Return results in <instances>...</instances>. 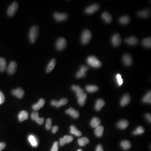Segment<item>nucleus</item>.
<instances>
[{"label":"nucleus","instance_id":"obj_1","mask_svg":"<svg viewBox=\"0 0 151 151\" xmlns=\"http://www.w3.org/2000/svg\"><path fill=\"white\" fill-rule=\"evenodd\" d=\"M39 32L38 27L37 26H34L31 28L29 34V39L30 43H35L38 36Z\"/></svg>","mask_w":151,"mask_h":151},{"label":"nucleus","instance_id":"obj_2","mask_svg":"<svg viewBox=\"0 0 151 151\" xmlns=\"http://www.w3.org/2000/svg\"><path fill=\"white\" fill-rule=\"evenodd\" d=\"M87 62L89 66L94 68H99L102 66L101 62L94 56L89 57L87 59Z\"/></svg>","mask_w":151,"mask_h":151},{"label":"nucleus","instance_id":"obj_3","mask_svg":"<svg viewBox=\"0 0 151 151\" xmlns=\"http://www.w3.org/2000/svg\"><path fill=\"white\" fill-rule=\"evenodd\" d=\"M92 37V34L90 31L88 30H85L84 31L81 37V41L83 44H86L89 43Z\"/></svg>","mask_w":151,"mask_h":151},{"label":"nucleus","instance_id":"obj_4","mask_svg":"<svg viewBox=\"0 0 151 151\" xmlns=\"http://www.w3.org/2000/svg\"><path fill=\"white\" fill-rule=\"evenodd\" d=\"M67 44L66 40L63 37H60L55 43V47L59 50H63L66 48Z\"/></svg>","mask_w":151,"mask_h":151},{"label":"nucleus","instance_id":"obj_5","mask_svg":"<svg viewBox=\"0 0 151 151\" xmlns=\"http://www.w3.org/2000/svg\"><path fill=\"white\" fill-rule=\"evenodd\" d=\"M18 8V4L16 2H14L11 5H10L7 10V15L8 16H12L16 13Z\"/></svg>","mask_w":151,"mask_h":151},{"label":"nucleus","instance_id":"obj_6","mask_svg":"<svg viewBox=\"0 0 151 151\" xmlns=\"http://www.w3.org/2000/svg\"><path fill=\"white\" fill-rule=\"evenodd\" d=\"M68 102V100L66 98H62L59 101L55 100H53L51 101V104L53 106L59 108L62 105H66Z\"/></svg>","mask_w":151,"mask_h":151},{"label":"nucleus","instance_id":"obj_7","mask_svg":"<svg viewBox=\"0 0 151 151\" xmlns=\"http://www.w3.org/2000/svg\"><path fill=\"white\" fill-rule=\"evenodd\" d=\"M55 19L58 21H65L68 18V15L66 13H59L55 12L53 14Z\"/></svg>","mask_w":151,"mask_h":151},{"label":"nucleus","instance_id":"obj_8","mask_svg":"<svg viewBox=\"0 0 151 151\" xmlns=\"http://www.w3.org/2000/svg\"><path fill=\"white\" fill-rule=\"evenodd\" d=\"M17 68V64L16 62L13 61L10 63L7 68V71L8 74L12 75L15 73Z\"/></svg>","mask_w":151,"mask_h":151},{"label":"nucleus","instance_id":"obj_9","mask_svg":"<svg viewBox=\"0 0 151 151\" xmlns=\"http://www.w3.org/2000/svg\"><path fill=\"white\" fill-rule=\"evenodd\" d=\"M112 44L115 47H117L120 45L121 43V39L120 34L118 33L115 34L112 38Z\"/></svg>","mask_w":151,"mask_h":151},{"label":"nucleus","instance_id":"obj_10","mask_svg":"<svg viewBox=\"0 0 151 151\" xmlns=\"http://www.w3.org/2000/svg\"><path fill=\"white\" fill-rule=\"evenodd\" d=\"M31 118L39 125H42L44 122V119L43 118H39V113L37 112H34L31 114Z\"/></svg>","mask_w":151,"mask_h":151},{"label":"nucleus","instance_id":"obj_11","mask_svg":"<svg viewBox=\"0 0 151 151\" xmlns=\"http://www.w3.org/2000/svg\"><path fill=\"white\" fill-rule=\"evenodd\" d=\"M88 70V68L85 66L84 65H82L80 67V70L77 72L76 74V77L77 78H81L84 77L86 75V72Z\"/></svg>","mask_w":151,"mask_h":151},{"label":"nucleus","instance_id":"obj_12","mask_svg":"<svg viewBox=\"0 0 151 151\" xmlns=\"http://www.w3.org/2000/svg\"><path fill=\"white\" fill-rule=\"evenodd\" d=\"M12 94L19 98H22L25 95V92L23 89L20 87L16 89H14L12 91Z\"/></svg>","mask_w":151,"mask_h":151},{"label":"nucleus","instance_id":"obj_13","mask_svg":"<svg viewBox=\"0 0 151 151\" xmlns=\"http://www.w3.org/2000/svg\"><path fill=\"white\" fill-rule=\"evenodd\" d=\"M100 8V5L97 4H94L90 5L85 9V13L87 14H92L97 11Z\"/></svg>","mask_w":151,"mask_h":151},{"label":"nucleus","instance_id":"obj_14","mask_svg":"<svg viewBox=\"0 0 151 151\" xmlns=\"http://www.w3.org/2000/svg\"><path fill=\"white\" fill-rule=\"evenodd\" d=\"M73 138L71 136L66 135L60 140V145L63 146L67 143L71 142L73 140Z\"/></svg>","mask_w":151,"mask_h":151},{"label":"nucleus","instance_id":"obj_15","mask_svg":"<svg viewBox=\"0 0 151 151\" xmlns=\"http://www.w3.org/2000/svg\"><path fill=\"white\" fill-rule=\"evenodd\" d=\"M66 113L67 114L70 115L71 117L73 118H77L79 116V111L75 110L74 109L72 108H71L66 110Z\"/></svg>","mask_w":151,"mask_h":151},{"label":"nucleus","instance_id":"obj_16","mask_svg":"<svg viewBox=\"0 0 151 151\" xmlns=\"http://www.w3.org/2000/svg\"><path fill=\"white\" fill-rule=\"evenodd\" d=\"M123 61L127 66H130L132 64L133 59L130 55L126 54L123 57Z\"/></svg>","mask_w":151,"mask_h":151},{"label":"nucleus","instance_id":"obj_17","mask_svg":"<svg viewBox=\"0 0 151 151\" xmlns=\"http://www.w3.org/2000/svg\"><path fill=\"white\" fill-rule=\"evenodd\" d=\"M124 41L129 45H135L138 43V39L135 36L131 37L125 39Z\"/></svg>","mask_w":151,"mask_h":151},{"label":"nucleus","instance_id":"obj_18","mask_svg":"<svg viewBox=\"0 0 151 151\" xmlns=\"http://www.w3.org/2000/svg\"><path fill=\"white\" fill-rule=\"evenodd\" d=\"M28 140L32 147H36L38 146V140H37V138L34 135H30L29 136Z\"/></svg>","mask_w":151,"mask_h":151},{"label":"nucleus","instance_id":"obj_19","mask_svg":"<svg viewBox=\"0 0 151 151\" xmlns=\"http://www.w3.org/2000/svg\"><path fill=\"white\" fill-rule=\"evenodd\" d=\"M71 89L76 93L77 96L78 97L82 96L84 93L83 89L81 88L80 86L77 85H73L72 86H71Z\"/></svg>","mask_w":151,"mask_h":151},{"label":"nucleus","instance_id":"obj_20","mask_svg":"<svg viewBox=\"0 0 151 151\" xmlns=\"http://www.w3.org/2000/svg\"><path fill=\"white\" fill-rule=\"evenodd\" d=\"M45 104V100L43 99H40L38 102L32 105V109L34 111H38L41 108H43Z\"/></svg>","mask_w":151,"mask_h":151},{"label":"nucleus","instance_id":"obj_21","mask_svg":"<svg viewBox=\"0 0 151 151\" xmlns=\"http://www.w3.org/2000/svg\"><path fill=\"white\" fill-rule=\"evenodd\" d=\"M137 14L140 17L147 18H148L150 16V10L148 9H145L144 10L139 11L138 12Z\"/></svg>","mask_w":151,"mask_h":151},{"label":"nucleus","instance_id":"obj_22","mask_svg":"<svg viewBox=\"0 0 151 151\" xmlns=\"http://www.w3.org/2000/svg\"><path fill=\"white\" fill-rule=\"evenodd\" d=\"M130 100H131V98H130V95L128 94H126L122 98L120 102V104L122 106H125L129 103Z\"/></svg>","mask_w":151,"mask_h":151},{"label":"nucleus","instance_id":"obj_23","mask_svg":"<svg viewBox=\"0 0 151 151\" xmlns=\"http://www.w3.org/2000/svg\"><path fill=\"white\" fill-rule=\"evenodd\" d=\"M56 64V60L55 59H53L50 61L46 68V72L49 73L54 69Z\"/></svg>","mask_w":151,"mask_h":151},{"label":"nucleus","instance_id":"obj_24","mask_svg":"<svg viewBox=\"0 0 151 151\" xmlns=\"http://www.w3.org/2000/svg\"><path fill=\"white\" fill-rule=\"evenodd\" d=\"M29 114L26 111H21L18 115L19 120L20 121H23L24 120H27L28 118Z\"/></svg>","mask_w":151,"mask_h":151},{"label":"nucleus","instance_id":"obj_25","mask_svg":"<svg viewBox=\"0 0 151 151\" xmlns=\"http://www.w3.org/2000/svg\"><path fill=\"white\" fill-rule=\"evenodd\" d=\"M102 17L105 21V22L108 23H110L112 21V16L108 12H104L102 14Z\"/></svg>","mask_w":151,"mask_h":151},{"label":"nucleus","instance_id":"obj_26","mask_svg":"<svg viewBox=\"0 0 151 151\" xmlns=\"http://www.w3.org/2000/svg\"><path fill=\"white\" fill-rule=\"evenodd\" d=\"M129 125V123L127 120H122L118 122L117 124V126L119 129H124L128 127Z\"/></svg>","mask_w":151,"mask_h":151},{"label":"nucleus","instance_id":"obj_27","mask_svg":"<svg viewBox=\"0 0 151 151\" xmlns=\"http://www.w3.org/2000/svg\"><path fill=\"white\" fill-rule=\"evenodd\" d=\"M105 104L104 101L102 99H98L96 102V104L95 106V108L97 111H100L101 110Z\"/></svg>","mask_w":151,"mask_h":151},{"label":"nucleus","instance_id":"obj_28","mask_svg":"<svg viewBox=\"0 0 151 151\" xmlns=\"http://www.w3.org/2000/svg\"><path fill=\"white\" fill-rule=\"evenodd\" d=\"M70 129V133L71 134L75 135L77 136H80L82 135V133L79 131L74 126L71 125Z\"/></svg>","mask_w":151,"mask_h":151},{"label":"nucleus","instance_id":"obj_29","mask_svg":"<svg viewBox=\"0 0 151 151\" xmlns=\"http://www.w3.org/2000/svg\"><path fill=\"white\" fill-rule=\"evenodd\" d=\"M130 17L128 15H125L121 17L119 19V22L121 24L123 25H127L130 22Z\"/></svg>","mask_w":151,"mask_h":151},{"label":"nucleus","instance_id":"obj_30","mask_svg":"<svg viewBox=\"0 0 151 151\" xmlns=\"http://www.w3.org/2000/svg\"><path fill=\"white\" fill-rule=\"evenodd\" d=\"M101 121L100 119L97 117H94L91 122V126L93 128H95L100 126Z\"/></svg>","mask_w":151,"mask_h":151},{"label":"nucleus","instance_id":"obj_31","mask_svg":"<svg viewBox=\"0 0 151 151\" xmlns=\"http://www.w3.org/2000/svg\"><path fill=\"white\" fill-rule=\"evenodd\" d=\"M7 68V62L3 57H0V71L2 72Z\"/></svg>","mask_w":151,"mask_h":151},{"label":"nucleus","instance_id":"obj_32","mask_svg":"<svg viewBox=\"0 0 151 151\" xmlns=\"http://www.w3.org/2000/svg\"><path fill=\"white\" fill-rule=\"evenodd\" d=\"M104 127L102 126H99L96 127L95 131V134L97 137H101L103 135Z\"/></svg>","mask_w":151,"mask_h":151},{"label":"nucleus","instance_id":"obj_33","mask_svg":"<svg viewBox=\"0 0 151 151\" xmlns=\"http://www.w3.org/2000/svg\"><path fill=\"white\" fill-rule=\"evenodd\" d=\"M86 89L87 92L92 93L96 92L99 90V87L96 85H87L86 87Z\"/></svg>","mask_w":151,"mask_h":151},{"label":"nucleus","instance_id":"obj_34","mask_svg":"<svg viewBox=\"0 0 151 151\" xmlns=\"http://www.w3.org/2000/svg\"><path fill=\"white\" fill-rule=\"evenodd\" d=\"M86 97H87V95L85 93H84L82 96L78 97V102L82 106H83L85 104Z\"/></svg>","mask_w":151,"mask_h":151},{"label":"nucleus","instance_id":"obj_35","mask_svg":"<svg viewBox=\"0 0 151 151\" xmlns=\"http://www.w3.org/2000/svg\"><path fill=\"white\" fill-rule=\"evenodd\" d=\"M79 144L81 147L86 146L89 142L88 138L86 137H82L79 138L78 140Z\"/></svg>","mask_w":151,"mask_h":151},{"label":"nucleus","instance_id":"obj_36","mask_svg":"<svg viewBox=\"0 0 151 151\" xmlns=\"http://www.w3.org/2000/svg\"><path fill=\"white\" fill-rule=\"evenodd\" d=\"M120 144L122 148L125 150H128L131 147V143L128 140L123 141Z\"/></svg>","mask_w":151,"mask_h":151},{"label":"nucleus","instance_id":"obj_37","mask_svg":"<svg viewBox=\"0 0 151 151\" xmlns=\"http://www.w3.org/2000/svg\"><path fill=\"white\" fill-rule=\"evenodd\" d=\"M143 44L144 46L147 48H151V37H148L144 39L143 41Z\"/></svg>","mask_w":151,"mask_h":151},{"label":"nucleus","instance_id":"obj_38","mask_svg":"<svg viewBox=\"0 0 151 151\" xmlns=\"http://www.w3.org/2000/svg\"><path fill=\"white\" fill-rule=\"evenodd\" d=\"M151 91H149L147 95L144 96L143 99V101L145 103H150L151 102Z\"/></svg>","mask_w":151,"mask_h":151},{"label":"nucleus","instance_id":"obj_39","mask_svg":"<svg viewBox=\"0 0 151 151\" xmlns=\"http://www.w3.org/2000/svg\"><path fill=\"white\" fill-rule=\"evenodd\" d=\"M144 128L141 126H140L137 127V128L136 129V130H135L133 131V133L134 135H139V134L143 133L144 132Z\"/></svg>","mask_w":151,"mask_h":151},{"label":"nucleus","instance_id":"obj_40","mask_svg":"<svg viewBox=\"0 0 151 151\" xmlns=\"http://www.w3.org/2000/svg\"><path fill=\"white\" fill-rule=\"evenodd\" d=\"M52 127V120L49 118L47 119L46 122V128L47 130H50Z\"/></svg>","mask_w":151,"mask_h":151},{"label":"nucleus","instance_id":"obj_41","mask_svg":"<svg viewBox=\"0 0 151 151\" xmlns=\"http://www.w3.org/2000/svg\"><path fill=\"white\" fill-rule=\"evenodd\" d=\"M116 79H117V82L118 83L119 86H121L123 83V80L122 79L121 76L120 74H118L116 75Z\"/></svg>","mask_w":151,"mask_h":151},{"label":"nucleus","instance_id":"obj_42","mask_svg":"<svg viewBox=\"0 0 151 151\" xmlns=\"http://www.w3.org/2000/svg\"><path fill=\"white\" fill-rule=\"evenodd\" d=\"M59 143L57 142H55L51 149V151H59Z\"/></svg>","mask_w":151,"mask_h":151},{"label":"nucleus","instance_id":"obj_43","mask_svg":"<svg viewBox=\"0 0 151 151\" xmlns=\"http://www.w3.org/2000/svg\"><path fill=\"white\" fill-rule=\"evenodd\" d=\"M5 101V96L2 92L0 91V104H2Z\"/></svg>","mask_w":151,"mask_h":151},{"label":"nucleus","instance_id":"obj_44","mask_svg":"<svg viewBox=\"0 0 151 151\" xmlns=\"http://www.w3.org/2000/svg\"><path fill=\"white\" fill-rule=\"evenodd\" d=\"M5 144L4 142L0 143V151H1L5 147Z\"/></svg>","mask_w":151,"mask_h":151},{"label":"nucleus","instance_id":"obj_45","mask_svg":"<svg viewBox=\"0 0 151 151\" xmlns=\"http://www.w3.org/2000/svg\"><path fill=\"white\" fill-rule=\"evenodd\" d=\"M58 130H59V127H58L57 126H54L53 127L52 131V132L53 133H56L57 131H58Z\"/></svg>","mask_w":151,"mask_h":151},{"label":"nucleus","instance_id":"obj_46","mask_svg":"<svg viewBox=\"0 0 151 151\" xmlns=\"http://www.w3.org/2000/svg\"><path fill=\"white\" fill-rule=\"evenodd\" d=\"M96 151H104L102 146L101 144L98 145V146H97Z\"/></svg>","mask_w":151,"mask_h":151},{"label":"nucleus","instance_id":"obj_47","mask_svg":"<svg viewBox=\"0 0 151 151\" xmlns=\"http://www.w3.org/2000/svg\"><path fill=\"white\" fill-rule=\"evenodd\" d=\"M146 118L149 122L151 121V115L149 113H147L146 115Z\"/></svg>","mask_w":151,"mask_h":151},{"label":"nucleus","instance_id":"obj_48","mask_svg":"<svg viewBox=\"0 0 151 151\" xmlns=\"http://www.w3.org/2000/svg\"><path fill=\"white\" fill-rule=\"evenodd\" d=\"M83 151V150H82V149H78V151Z\"/></svg>","mask_w":151,"mask_h":151}]
</instances>
